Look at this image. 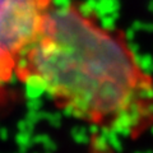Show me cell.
Returning <instances> with one entry per match:
<instances>
[{"instance_id":"1","label":"cell","mask_w":153,"mask_h":153,"mask_svg":"<svg viewBox=\"0 0 153 153\" xmlns=\"http://www.w3.org/2000/svg\"><path fill=\"white\" fill-rule=\"evenodd\" d=\"M16 76L100 130L133 134L153 120L152 76L121 33L78 1L56 5Z\"/></svg>"},{"instance_id":"2","label":"cell","mask_w":153,"mask_h":153,"mask_svg":"<svg viewBox=\"0 0 153 153\" xmlns=\"http://www.w3.org/2000/svg\"><path fill=\"white\" fill-rule=\"evenodd\" d=\"M55 8V0H0V50L19 63Z\"/></svg>"},{"instance_id":"3","label":"cell","mask_w":153,"mask_h":153,"mask_svg":"<svg viewBox=\"0 0 153 153\" xmlns=\"http://www.w3.org/2000/svg\"><path fill=\"white\" fill-rule=\"evenodd\" d=\"M18 61L0 50V85L7 84L16 76Z\"/></svg>"}]
</instances>
